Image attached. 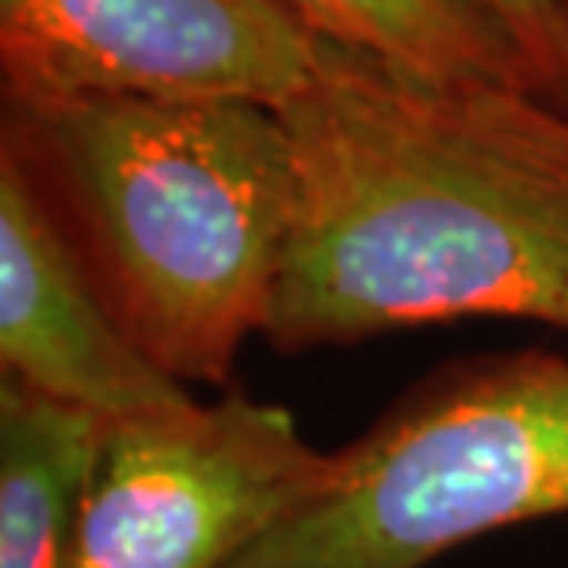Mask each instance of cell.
<instances>
[{
    "instance_id": "1",
    "label": "cell",
    "mask_w": 568,
    "mask_h": 568,
    "mask_svg": "<svg viewBox=\"0 0 568 568\" xmlns=\"http://www.w3.org/2000/svg\"><path fill=\"white\" fill-rule=\"evenodd\" d=\"M292 222L266 339L281 355L454 317L568 336V100L443 82L328 44L281 111Z\"/></svg>"
},
{
    "instance_id": "2",
    "label": "cell",
    "mask_w": 568,
    "mask_h": 568,
    "mask_svg": "<svg viewBox=\"0 0 568 568\" xmlns=\"http://www.w3.org/2000/svg\"><path fill=\"white\" fill-rule=\"evenodd\" d=\"M22 166L126 333L185 384H225L266 333L292 222L281 111L252 100H4Z\"/></svg>"
},
{
    "instance_id": "3",
    "label": "cell",
    "mask_w": 568,
    "mask_h": 568,
    "mask_svg": "<svg viewBox=\"0 0 568 568\" xmlns=\"http://www.w3.org/2000/svg\"><path fill=\"white\" fill-rule=\"evenodd\" d=\"M568 514V355L432 373L230 568H425L462 542Z\"/></svg>"
},
{
    "instance_id": "4",
    "label": "cell",
    "mask_w": 568,
    "mask_h": 568,
    "mask_svg": "<svg viewBox=\"0 0 568 568\" xmlns=\"http://www.w3.org/2000/svg\"><path fill=\"white\" fill-rule=\"evenodd\" d=\"M292 414L247 395L111 422L74 568H230L328 469Z\"/></svg>"
},
{
    "instance_id": "5",
    "label": "cell",
    "mask_w": 568,
    "mask_h": 568,
    "mask_svg": "<svg viewBox=\"0 0 568 568\" xmlns=\"http://www.w3.org/2000/svg\"><path fill=\"white\" fill-rule=\"evenodd\" d=\"M325 52L274 0H0L4 100L119 93L284 111Z\"/></svg>"
},
{
    "instance_id": "6",
    "label": "cell",
    "mask_w": 568,
    "mask_h": 568,
    "mask_svg": "<svg viewBox=\"0 0 568 568\" xmlns=\"http://www.w3.org/2000/svg\"><path fill=\"white\" fill-rule=\"evenodd\" d=\"M0 366L104 422L181 417L200 399L126 333L8 152H0Z\"/></svg>"
},
{
    "instance_id": "7",
    "label": "cell",
    "mask_w": 568,
    "mask_h": 568,
    "mask_svg": "<svg viewBox=\"0 0 568 568\" xmlns=\"http://www.w3.org/2000/svg\"><path fill=\"white\" fill-rule=\"evenodd\" d=\"M104 428V417L4 377L0 568H74Z\"/></svg>"
},
{
    "instance_id": "8",
    "label": "cell",
    "mask_w": 568,
    "mask_h": 568,
    "mask_svg": "<svg viewBox=\"0 0 568 568\" xmlns=\"http://www.w3.org/2000/svg\"><path fill=\"white\" fill-rule=\"evenodd\" d=\"M274 4L317 41L399 71L443 82L542 85L520 60V52L469 0H274Z\"/></svg>"
},
{
    "instance_id": "9",
    "label": "cell",
    "mask_w": 568,
    "mask_h": 568,
    "mask_svg": "<svg viewBox=\"0 0 568 568\" xmlns=\"http://www.w3.org/2000/svg\"><path fill=\"white\" fill-rule=\"evenodd\" d=\"M491 27L520 52L528 71L568 100V22L561 0H469Z\"/></svg>"
},
{
    "instance_id": "10",
    "label": "cell",
    "mask_w": 568,
    "mask_h": 568,
    "mask_svg": "<svg viewBox=\"0 0 568 568\" xmlns=\"http://www.w3.org/2000/svg\"><path fill=\"white\" fill-rule=\"evenodd\" d=\"M561 11H565V22H568V0H561Z\"/></svg>"
}]
</instances>
